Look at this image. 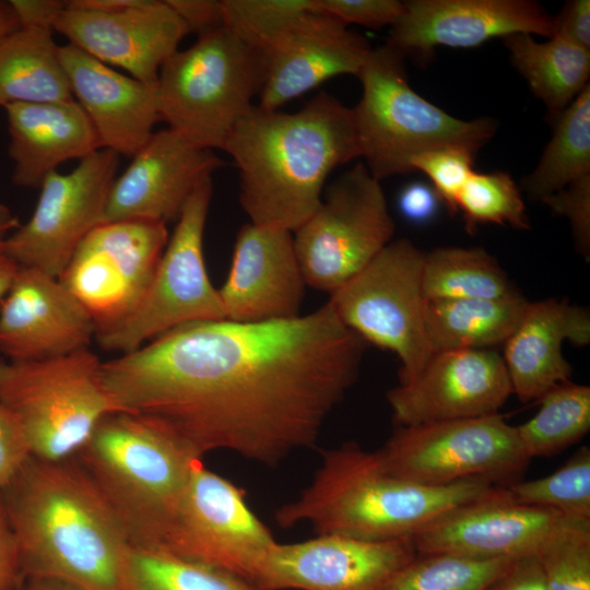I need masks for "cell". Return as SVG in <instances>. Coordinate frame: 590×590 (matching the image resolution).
<instances>
[{"label": "cell", "instance_id": "816d5d0a", "mask_svg": "<svg viewBox=\"0 0 590 590\" xmlns=\"http://www.w3.org/2000/svg\"><path fill=\"white\" fill-rule=\"evenodd\" d=\"M20 27L10 1H0V42Z\"/></svg>", "mask_w": 590, "mask_h": 590}, {"label": "cell", "instance_id": "484cf974", "mask_svg": "<svg viewBox=\"0 0 590 590\" xmlns=\"http://www.w3.org/2000/svg\"><path fill=\"white\" fill-rule=\"evenodd\" d=\"M566 341L575 346L590 343L589 310L558 298L529 302L502 355L511 392L521 402L539 400L570 380L573 368L562 351Z\"/></svg>", "mask_w": 590, "mask_h": 590}, {"label": "cell", "instance_id": "f1b7e54d", "mask_svg": "<svg viewBox=\"0 0 590 590\" xmlns=\"http://www.w3.org/2000/svg\"><path fill=\"white\" fill-rule=\"evenodd\" d=\"M528 300L484 298L427 299L425 330L432 353L489 350L505 344L520 322Z\"/></svg>", "mask_w": 590, "mask_h": 590}, {"label": "cell", "instance_id": "603a6c76", "mask_svg": "<svg viewBox=\"0 0 590 590\" xmlns=\"http://www.w3.org/2000/svg\"><path fill=\"white\" fill-rule=\"evenodd\" d=\"M96 326L58 278L20 267L0 304V354L9 361H39L82 349Z\"/></svg>", "mask_w": 590, "mask_h": 590}, {"label": "cell", "instance_id": "f546056e", "mask_svg": "<svg viewBox=\"0 0 590 590\" xmlns=\"http://www.w3.org/2000/svg\"><path fill=\"white\" fill-rule=\"evenodd\" d=\"M72 99L52 32L19 27L0 42V106Z\"/></svg>", "mask_w": 590, "mask_h": 590}, {"label": "cell", "instance_id": "d6a6232c", "mask_svg": "<svg viewBox=\"0 0 590 590\" xmlns=\"http://www.w3.org/2000/svg\"><path fill=\"white\" fill-rule=\"evenodd\" d=\"M540 409L516 426L530 459L551 457L578 442L590 429V387L564 381L539 400Z\"/></svg>", "mask_w": 590, "mask_h": 590}, {"label": "cell", "instance_id": "d590c367", "mask_svg": "<svg viewBox=\"0 0 590 590\" xmlns=\"http://www.w3.org/2000/svg\"><path fill=\"white\" fill-rule=\"evenodd\" d=\"M506 489L515 503L590 520V448L580 447L563 467L547 476L517 481Z\"/></svg>", "mask_w": 590, "mask_h": 590}, {"label": "cell", "instance_id": "3957f363", "mask_svg": "<svg viewBox=\"0 0 590 590\" xmlns=\"http://www.w3.org/2000/svg\"><path fill=\"white\" fill-rule=\"evenodd\" d=\"M223 151L238 168L250 222L292 233L320 204L330 174L361 157L352 108L327 92L295 113L253 105Z\"/></svg>", "mask_w": 590, "mask_h": 590}, {"label": "cell", "instance_id": "6da1fadb", "mask_svg": "<svg viewBox=\"0 0 590 590\" xmlns=\"http://www.w3.org/2000/svg\"><path fill=\"white\" fill-rule=\"evenodd\" d=\"M365 347L327 302L287 320L178 327L103 362L101 379L115 411L163 424L199 456L273 467L316 445Z\"/></svg>", "mask_w": 590, "mask_h": 590}, {"label": "cell", "instance_id": "c3c4849f", "mask_svg": "<svg viewBox=\"0 0 590 590\" xmlns=\"http://www.w3.org/2000/svg\"><path fill=\"white\" fill-rule=\"evenodd\" d=\"M440 199L429 184L411 182L404 186L398 197V208L410 222L423 224L437 213Z\"/></svg>", "mask_w": 590, "mask_h": 590}, {"label": "cell", "instance_id": "7bdbcfd3", "mask_svg": "<svg viewBox=\"0 0 590 590\" xmlns=\"http://www.w3.org/2000/svg\"><path fill=\"white\" fill-rule=\"evenodd\" d=\"M30 457L28 445L19 421L0 401V491Z\"/></svg>", "mask_w": 590, "mask_h": 590}, {"label": "cell", "instance_id": "5bb4252c", "mask_svg": "<svg viewBox=\"0 0 590 590\" xmlns=\"http://www.w3.org/2000/svg\"><path fill=\"white\" fill-rule=\"evenodd\" d=\"M119 156L99 149L71 172L46 177L32 216L7 239L8 252L21 267L60 278L81 241L105 223Z\"/></svg>", "mask_w": 590, "mask_h": 590}, {"label": "cell", "instance_id": "b9f144b4", "mask_svg": "<svg viewBox=\"0 0 590 590\" xmlns=\"http://www.w3.org/2000/svg\"><path fill=\"white\" fill-rule=\"evenodd\" d=\"M316 5L347 26L370 28L391 27L404 10L403 1L398 0H316Z\"/></svg>", "mask_w": 590, "mask_h": 590}, {"label": "cell", "instance_id": "d4e9b609", "mask_svg": "<svg viewBox=\"0 0 590 590\" xmlns=\"http://www.w3.org/2000/svg\"><path fill=\"white\" fill-rule=\"evenodd\" d=\"M59 58L101 148L135 155L161 120L156 84L125 75L71 44L59 46Z\"/></svg>", "mask_w": 590, "mask_h": 590}, {"label": "cell", "instance_id": "f6af8a7d", "mask_svg": "<svg viewBox=\"0 0 590 590\" xmlns=\"http://www.w3.org/2000/svg\"><path fill=\"white\" fill-rule=\"evenodd\" d=\"M486 590H547L542 567L535 554L511 559Z\"/></svg>", "mask_w": 590, "mask_h": 590}, {"label": "cell", "instance_id": "836d02e7", "mask_svg": "<svg viewBox=\"0 0 590 590\" xmlns=\"http://www.w3.org/2000/svg\"><path fill=\"white\" fill-rule=\"evenodd\" d=\"M130 590H263L228 573L162 548L134 547Z\"/></svg>", "mask_w": 590, "mask_h": 590}, {"label": "cell", "instance_id": "f907efd6", "mask_svg": "<svg viewBox=\"0 0 590 590\" xmlns=\"http://www.w3.org/2000/svg\"><path fill=\"white\" fill-rule=\"evenodd\" d=\"M20 226L17 216L3 203H0V304L9 292L20 264L7 249V239Z\"/></svg>", "mask_w": 590, "mask_h": 590}, {"label": "cell", "instance_id": "2e32d148", "mask_svg": "<svg viewBox=\"0 0 590 590\" xmlns=\"http://www.w3.org/2000/svg\"><path fill=\"white\" fill-rule=\"evenodd\" d=\"M416 554L412 539L318 534L296 543L275 542L252 583L263 590H380Z\"/></svg>", "mask_w": 590, "mask_h": 590}, {"label": "cell", "instance_id": "9c48e42d", "mask_svg": "<svg viewBox=\"0 0 590 590\" xmlns=\"http://www.w3.org/2000/svg\"><path fill=\"white\" fill-rule=\"evenodd\" d=\"M212 193L209 177L189 197L140 304L121 322L95 335L102 349L125 354L178 327L225 319L203 256Z\"/></svg>", "mask_w": 590, "mask_h": 590}, {"label": "cell", "instance_id": "e0dca14e", "mask_svg": "<svg viewBox=\"0 0 590 590\" xmlns=\"http://www.w3.org/2000/svg\"><path fill=\"white\" fill-rule=\"evenodd\" d=\"M512 394L503 359L494 350L432 353L409 382L387 392L398 427L498 413Z\"/></svg>", "mask_w": 590, "mask_h": 590}, {"label": "cell", "instance_id": "7dc6e473", "mask_svg": "<svg viewBox=\"0 0 590 590\" xmlns=\"http://www.w3.org/2000/svg\"><path fill=\"white\" fill-rule=\"evenodd\" d=\"M554 35L590 50V1L566 2L562 11L554 15Z\"/></svg>", "mask_w": 590, "mask_h": 590}, {"label": "cell", "instance_id": "30bf717a", "mask_svg": "<svg viewBox=\"0 0 590 590\" xmlns=\"http://www.w3.org/2000/svg\"><path fill=\"white\" fill-rule=\"evenodd\" d=\"M424 255L409 239L391 240L328 300L366 343L398 356L400 384L412 380L432 355L425 330Z\"/></svg>", "mask_w": 590, "mask_h": 590}, {"label": "cell", "instance_id": "277c9868", "mask_svg": "<svg viewBox=\"0 0 590 590\" xmlns=\"http://www.w3.org/2000/svg\"><path fill=\"white\" fill-rule=\"evenodd\" d=\"M499 487L480 479L445 486L408 482L388 472L378 451L347 441L322 452L309 485L276 510L275 520L283 528L309 523L318 534L412 539L448 511Z\"/></svg>", "mask_w": 590, "mask_h": 590}, {"label": "cell", "instance_id": "4dcf8cb0", "mask_svg": "<svg viewBox=\"0 0 590 590\" xmlns=\"http://www.w3.org/2000/svg\"><path fill=\"white\" fill-rule=\"evenodd\" d=\"M551 123L550 142L534 169L521 181L531 200L542 201L590 175V85Z\"/></svg>", "mask_w": 590, "mask_h": 590}, {"label": "cell", "instance_id": "8fae6325", "mask_svg": "<svg viewBox=\"0 0 590 590\" xmlns=\"http://www.w3.org/2000/svg\"><path fill=\"white\" fill-rule=\"evenodd\" d=\"M394 231L381 181L357 162L326 186L316 211L293 233L306 285L332 294L392 240Z\"/></svg>", "mask_w": 590, "mask_h": 590}, {"label": "cell", "instance_id": "ba28073f", "mask_svg": "<svg viewBox=\"0 0 590 590\" xmlns=\"http://www.w3.org/2000/svg\"><path fill=\"white\" fill-rule=\"evenodd\" d=\"M102 363L88 347L39 361L0 356V401L19 421L32 457H74L116 412L102 384Z\"/></svg>", "mask_w": 590, "mask_h": 590}, {"label": "cell", "instance_id": "e575fe53", "mask_svg": "<svg viewBox=\"0 0 590 590\" xmlns=\"http://www.w3.org/2000/svg\"><path fill=\"white\" fill-rule=\"evenodd\" d=\"M510 562L442 553L416 554L380 590H486Z\"/></svg>", "mask_w": 590, "mask_h": 590}, {"label": "cell", "instance_id": "4fadbf2b", "mask_svg": "<svg viewBox=\"0 0 590 590\" xmlns=\"http://www.w3.org/2000/svg\"><path fill=\"white\" fill-rule=\"evenodd\" d=\"M168 237L164 223L120 221L97 226L78 246L59 280L90 314L96 334L140 304Z\"/></svg>", "mask_w": 590, "mask_h": 590}, {"label": "cell", "instance_id": "7402d4cb", "mask_svg": "<svg viewBox=\"0 0 590 590\" xmlns=\"http://www.w3.org/2000/svg\"><path fill=\"white\" fill-rule=\"evenodd\" d=\"M564 517L553 509L515 503L502 486L491 496L442 515L418 531L412 542L417 554L512 559L535 554Z\"/></svg>", "mask_w": 590, "mask_h": 590}, {"label": "cell", "instance_id": "4316f807", "mask_svg": "<svg viewBox=\"0 0 590 590\" xmlns=\"http://www.w3.org/2000/svg\"><path fill=\"white\" fill-rule=\"evenodd\" d=\"M3 108L15 186L39 188L64 162L83 160L102 149L91 120L74 99L14 103Z\"/></svg>", "mask_w": 590, "mask_h": 590}, {"label": "cell", "instance_id": "52a82bcc", "mask_svg": "<svg viewBox=\"0 0 590 590\" xmlns=\"http://www.w3.org/2000/svg\"><path fill=\"white\" fill-rule=\"evenodd\" d=\"M266 54L225 26L198 36L161 67L156 82L161 120L197 146L223 150L253 106L266 75Z\"/></svg>", "mask_w": 590, "mask_h": 590}, {"label": "cell", "instance_id": "5b68a950", "mask_svg": "<svg viewBox=\"0 0 590 590\" xmlns=\"http://www.w3.org/2000/svg\"><path fill=\"white\" fill-rule=\"evenodd\" d=\"M74 458L95 483L137 548H163L196 465L202 461L163 424L113 412Z\"/></svg>", "mask_w": 590, "mask_h": 590}, {"label": "cell", "instance_id": "f35d334b", "mask_svg": "<svg viewBox=\"0 0 590 590\" xmlns=\"http://www.w3.org/2000/svg\"><path fill=\"white\" fill-rule=\"evenodd\" d=\"M224 26L246 45L267 52L316 0H222Z\"/></svg>", "mask_w": 590, "mask_h": 590}, {"label": "cell", "instance_id": "60d3db41", "mask_svg": "<svg viewBox=\"0 0 590 590\" xmlns=\"http://www.w3.org/2000/svg\"><path fill=\"white\" fill-rule=\"evenodd\" d=\"M553 215L566 217L571 227L576 250L590 259V175L544 198Z\"/></svg>", "mask_w": 590, "mask_h": 590}, {"label": "cell", "instance_id": "74e56055", "mask_svg": "<svg viewBox=\"0 0 590 590\" xmlns=\"http://www.w3.org/2000/svg\"><path fill=\"white\" fill-rule=\"evenodd\" d=\"M535 556L547 590H590V520L564 517Z\"/></svg>", "mask_w": 590, "mask_h": 590}, {"label": "cell", "instance_id": "44dd1931", "mask_svg": "<svg viewBox=\"0 0 590 590\" xmlns=\"http://www.w3.org/2000/svg\"><path fill=\"white\" fill-rule=\"evenodd\" d=\"M306 286L293 233L249 222L237 233L219 295L225 319L272 322L300 315Z\"/></svg>", "mask_w": 590, "mask_h": 590}, {"label": "cell", "instance_id": "681fc988", "mask_svg": "<svg viewBox=\"0 0 590 590\" xmlns=\"http://www.w3.org/2000/svg\"><path fill=\"white\" fill-rule=\"evenodd\" d=\"M10 3L20 27H35L50 32L67 8V1L60 0H10Z\"/></svg>", "mask_w": 590, "mask_h": 590}, {"label": "cell", "instance_id": "ac0fdd59", "mask_svg": "<svg viewBox=\"0 0 590 590\" xmlns=\"http://www.w3.org/2000/svg\"><path fill=\"white\" fill-rule=\"evenodd\" d=\"M386 44L427 62L435 48H474L512 34L554 35V15L533 0H410Z\"/></svg>", "mask_w": 590, "mask_h": 590}, {"label": "cell", "instance_id": "7a4b0ae2", "mask_svg": "<svg viewBox=\"0 0 590 590\" xmlns=\"http://www.w3.org/2000/svg\"><path fill=\"white\" fill-rule=\"evenodd\" d=\"M25 579L80 590H130L134 550L95 483L72 457H30L0 491Z\"/></svg>", "mask_w": 590, "mask_h": 590}, {"label": "cell", "instance_id": "83f0119b", "mask_svg": "<svg viewBox=\"0 0 590 590\" xmlns=\"http://www.w3.org/2000/svg\"><path fill=\"white\" fill-rule=\"evenodd\" d=\"M512 67L543 102L550 122L589 85L590 50L554 35L545 42L529 34L503 38Z\"/></svg>", "mask_w": 590, "mask_h": 590}, {"label": "cell", "instance_id": "7c38bea8", "mask_svg": "<svg viewBox=\"0 0 590 590\" xmlns=\"http://www.w3.org/2000/svg\"><path fill=\"white\" fill-rule=\"evenodd\" d=\"M378 452L389 473L427 486L480 479L506 487L531 460L499 413L401 426Z\"/></svg>", "mask_w": 590, "mask_h": 590}, {"label": "cell", "instance_id": "cb8c5ba5", "mask_svg": "<svg viewBox=\"0 0 590 590\" xmlns=\"http://www.w3.org/2000/svg\"><path fill=\"white\" fill-rule=\"evenodd\" d=\"M371 49L366 37L316 5L266 52L258 106L279 109L331 78L357 76Z\"/></svg>", "mask_w": 590, "mask_h": 590}, {"label": "cell", "instance_id": "1f68e13d", "mask_svg": "<svg viewBox=\"0 0 590 590\" xmlns=\"http://www.w3.org/2000/svg\"><path fill=\"white\" fill-rule=\"evenodd\" d=\"M423 288L426 299L523 297L498 261L481 247H439L425 252Z\"/></svg>", "mask_w": 590, "mask_h": 590}, {"label": "cell", "instance_id": "ffe728a7", "mask_svg": "<svg viewBox=\"0 0 590 590\" xmlns=\"http://www.w3.org/2000/svg\"><path fill=\"white\" fill-rule=\"evenodd\" d=\"M224 166L213 150L165 128L154 131L110 188L105 223L177 220L197 187Z\"/></svg>", "mask_w": 590, "mask_h": 590}, {"label": "cell", "instance_id": "db71d44e", "mask_svg": "<svg viewBox=\"0 0 590 590\" xmlns=\"http://www.w3.org/2000/svg\"><path fill=\"white\" fill-rule=\"evenodd\" d=\"M20 590V589H19Z\"/></svg>", "mask_w": 590, "mask_h": 590}, {"label": "cell", "instance_id": "8992f818", "mask_svg": "<svg viewBox=\"0 0 590 590\" xmlns=\"http://www.w3.org/2000/svg\"><path fill=\"white\" fill-rule=\"evenodd\" d=\"M357 78L362 97L352 110L361 157L379 181L412 173V158L430 150L461 146L477 154L497 131L495 119H459L417 94L404 57L388 44L370 50Z\"/></svg>", "mask_w": 590, "mask_h": 590}, {"label": "cell", "instance_id": "d6986e66", "mask_svg": "<svg viewBox=\"0 0 590 590\" xmlns=\"http://www.w3.org/2000/svg\"><path fill=\"white\" fill-rule=\"evenodd\" d=\"M54 31L107 66L156 84L163 63L179 48L187 28L165 0H139L111 12L67 8Z\"/></svg>", "mask_w": 590, "mask_h": 590}, {"label": "cell", "instance_id": "f5cc1de1", "mask_svg": "<svg viewBox=\"0 0 590 590\" xmlns=\"http://www.w3.org/2000/svg\"><path fill=\"white\" fill-rule=\"evenodd\" d=\"M20 590H80L74 587L48 580L25 579Z\"/></svg>", "mask_w": 590, "mask_h": 590}, {"label": "cell", "instance_id": "ee69618b", "mask_svg": "<svg viewBox=\"0 0 590 590\" xmlns=\"http://www.w3.org/2000/svg\"><path fill=\"white\" fill-rule=\"evenodd\" d=\"M184 22L188 33L198 36L224 26L222 0H165Z\"/></svg>", "mask_w": 590, "mask_h": 590}, {"label": "cell", "instance_id": "8d00e7d4", "mask_svg": "<svg viewBox=\"0 0 590 590\" xmlns=\"http://www.w3.org/2000/svg\"><path fill=\"white\" fill-rule=\"evenodd\" d=\"M457 212L462 213L469 234L487 223L516 229L530 228L521 190L512 177L503 170H474L458 196Z\"/></svg>", "mask_w": 590, "mask_h": 590}, {"label": "cell", "instance_id": "bcb514c9", "mask_svg": "<svg viewBox=\"0 0 590 590\" xmlns=\"http://www.w3.org/2000/svg\"><path fill=\"white\" fill-rule=\"evenodd\" d=\"M24 580L17 541L0 500V590H19Z\"/></svg>", "mask_w": 590, "mask_h": 590}, {"label": "cell", "instance_id": "9a60e30c", "mask_svg": "<svg viewBox=\"0 0 590 590\" xmlns=\"http://www.w3.org/2000/svg\"><path fill=\"white\" fill-rule=\"evenodd\" d=\"M275 542L249 508L245 491L201 461L162 550L252 582Z\"/></svg>", "mask_w": 590, "mask_h": 590}, {"label": "cell", "instance_id": "ab89813d", "mask_svg": "<svg viewBox=\"0 0 590 590\" xmlns=\"http://www.w3.org/2000/svg\"><path fill=\"white\" fill-rule=\"evenodd\" d=\"M476 154L461 146H445L421 153L412 158L414 170L429 179L441 203L450 214H457V199L470 175L474 172Z\"/></svg>", "mask_w": 590, "mask_h": 590}]
</instances>
